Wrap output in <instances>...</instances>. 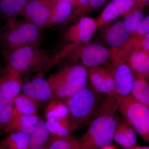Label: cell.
Segmentation results:
<instances>
[{
	"label": "cell",
	"instance_id": "obj_1",
	"mask_svg": "<svg viewBox=\"0 0 149 149\" xmlns=\"http://www.w3.org/2000/svg\"><path fill=\"white\" fill-rule=\"evenodd\" d=\"M3 54L7 65L23 75L35 72L44 74L59 62L58 54L51 53L36 46H24Z\"/></svg>",
	"mask_w": 149,
	"mask_h": 149
},
{
	"label": "cell",
	"instance_id": "obj_2",
	"mask_svg": "<svg viewBox=\"0 0 149 149\" xmlns=\"http://www.w3.org/2000/svg\"><path fill=\"white\" fill-rule=\"evenodd\" d=\"M44 30L23 18L7 21L0 36V47L3 53L10 52L28 45L40 47Z\"/></svg>",
	"mask_w": 149,
	"mask_h": 149
},
{
	"label": "cell",
	"instance_id": "obj_3",
	"mask_svg": "<svg viewBox=\"0 0 149 149\" xmlns=\"http://www.w3.org/2000/svg\"><path fill=\"white\" fill-rule=\"evenodd\" d=\"M110 50L111 63L108 64L113 73L115 88L111 95L107 96L98 110L115 113L122 99L130 94L134 76L124 56L116 50Z\"/></svg>",
	"mask_w": 149,
	"mask_h": 149
},
{
	"label": "cell",
	"instance_id": "obj_4",
	"mask_svg": "<svg viewBox=\"0 0 149 149\" xmlns=\"http://www.w3.org/2000/svg\"><path fill=\"white\" fill-rule=\"evenodd\" d=\"M88 130L76 140L79 149H101L111 145L117 120L115 113L97 112Z\"/></svg>",
	"mask_w": 149,
	"mask_h": 149
},
{
	"label": "cell",
	"instance_id": "obj_5",
	"mask_svg": "<svg viewBox=\"0 0 149 149\" xmlns=\"http://www.w3.org/2000/svg\"><path fill=\"white\" fill-rule=\"evenodd\" d=\"M101 99V94L88 85L65 101L70 116L78 127L87 123L94 118Z\"/></svg>",
	"mask_w": 149,
	"mask_h": 149
},
{
	"label": "cell",
	"instance_id": "obj_6",
	"mask_svg": "<svg viewBox=\"0 0 149 149\" xmlns=\"http://www.w3.org/2000/svg\"><path fill=\"white\" fill-rule=\"evenodd\" d=\"M149 107L133 98L130 94L123 98L118 109L123 118L142 139L149 142Z\"/></svg>",
	"mask_w": 149,
	"mask_h": 149
},
{
	"label": "cell",
	"instance_id": "obj_7",
	"mask_svg": "<svg viewBox=\"0 0 149 149\" xmlns=\"http://www.w3.org/2000/svg\"><path fill=\"white\" fill-rule=\"evenodd\" d=\"M111 55V50L100 44L88 42L74 47L64 58L74 64L87 68L104 64Z\"/></svg>",
	"mask_w": 149,
	"mask_h": 149
},
{
	"label": "cell",
	"instance_id": "obj_8",
	"mask_svg": "<svg viewBox=\"0 0 149 149\" xmlns=\"http://www.w3.org/2000/svg\"><path fill=\"white\" fill-rule=\"evenodd\" d=\"M75 22L64 33L65 40L71 43L65 47L68 51L76 46L89 42L98 29L96 19L88 17H82Z\"/></svg>",
	"mask_w": 149,
	"mask_h": 149
},
{
	"label": "cell",
	"instance_id": "obj_9",
	"mask_svg": "<svg viewBox=\"0 0 149 149\" xmlns=\"http://www.w3.org/2000/svg\"><path fill=\"white\" fill-rule=\"evenodd\" d=\"M102 65L94 66L88 70L91 86L100 94L107 96L111 95L115 88V82L112 70L107 63Z\"/></svg>",
	"mask_w": 149,
	"mask_h": 149
},
{
	"label": "cell",
	"instance_id": "obj_10",
	"mask_svg": "<svg viewBox=\"0 0 149 149\" xmlns=\"http://www.w3.org/2000/svg\"><path fill=\"white\" fill-rule=\"evenodd\" d=\"M22 91L23 93L35 101L40 107L56 97L47 80L43 78L42 74L24 83Z\"/></svg>",
	"mask_w": 149,
	"mask_h": 149
},
{
	"label": "cell",
	"instance_id": "obj_11",
	"mask_svg": "<svg viewBox=\"0 0 149 149\" xmlns=\"http://www.w3.org/2000/svg\"><path fill=\"white\" fill-rule=\"evenodd\" d=\"M52 2V0H30L20 15L44 30Z\"/></svg>",
	"mask_w": 149,
	"mask_h": 149
},
{
	"label": "cell",
	"instance_id": "obj_12",
	"mask_svg": "<svg viewBox=\"0 0 149 149\" xmlns=\"http://www.w3.org/2000/svg\"><path fill=\"white\" fill-rule=\"evenodd\" d=\"M46 125L51 134L49 144L60 140H72L70 135L72 131L78 128L70 115L65 117H50L46 119Z\"/></svg>",
	"mask_w": 149,
	"mask_h": 149
},
{
	"label": "cell",
	"instance_id": "obj_13",
	"mask_svg": "<svg viewBox=\"0 0 149 149\" xmlns=\"http://www.w3.org/2000/svg\"><path fill=\"white\" fill-rule=\"evenodd\" d=\"M136 2V0H112L96 20L97 28L109 24L119 16H124L135 7Z\"/></svg>",
	"mask_w": 149,
	"mask_h": 149
},
{
	"label": "cell",
	"instance_id": "obj_14",
	"mask_svg": "<svg viewBox=\"0 0 149 149\" xmlns=\"http://www.w3.org/2000/svg\"><path fill=\"white\" fill-rule=\"evenodd\" d=\"M102 36L111 49H117L122 47L130 37V34L123 21H118L102 27Z\"/></svg>",
	"mask_w": 149,
	"mask_h": 149
},
{
	"label": "cell",
	"instance_id": "obj_15",
	"mask_svg": "<svg viewBox=\"0 0 149 149\" xmlns=\"http://www.w3.org/2000/svg\"><path fill=\"white\" fill-rule=\"evenodd\" d=\"M24 83L21 73L6 65L0 75V93L13 100L20 94Z\"/></svg>",
	"mask_w": 149,
	"mask_h": 149
},
{
	"label": "cell",
	"instance_id": "obj_16",
	"mask_svg": "<svg viewBox=\"0 0 149 149\" xmlns=\"http://www.w3.org/2000/svg\"><path fill=\"white\" fill-rule=\"evenodd\" d=\"M120 54L124 56L134 76L146 80L149 78V53L131 49Z\"/></svg>",
	"mask_w": 149,
	"mask_h": 149
},
{
	"label": "cell",
	"instance_id": "obj_17",
	"mask_svg": "<svg viewBox=\"0 0 149 149\" xmlns=\"http://www.w3.org/2000/svg\"><path fill=\"white\" fill-rule=\"evenodd\" d=\"M116 120L113 140L124 149H131L136 146L137 137L134 129L123 118Z\"/></svg>",
	"mask_w": 149,
	"mask_h": 149
},
{
	"label": "cell",
	"instance_id": "obj_18",
	"mask_svg": "<svg viewBox=\"0 0 149 149\" xmlns=\"http://www.w3.org/2000/svg\"><path fill=\"white\" fill-rule=\"evenodd\" d=\"M54 93L58 98L66 101L88 85V78L84 77L70 84L60 83L49 77L47 80Z\"/></svg>",
	"mask_w": 149,
	"mask_h": 149
},
{
	"label": "cell",
	"instance_id": "obj_19",
	"mask_svg": "<svg viewBox=\"0 0 149 149\" xmlns=\"http://www.w3.org/2000/svg\"><path fill=\"white\" fill-rule=\"evenodd\" d=\"M41 117L37 115L17 114L11 118L6 133H25L31 134Z\"/></svg>",
	"mask_w": 149,
	"mask_h": 149
},
{
	"label": "cell",
	"instance_id": "obj_20",
	"mask_svg": "<svg viewBox=\"0 0 149 149\" xmlns=\"http://www.w3.org/2000/svg\"><path fill=\"white\" fill-rule=\"evenodd\" d=\"M49 77L60 83L70 84L81 78H88V70L85 67L74 64L60 68Z\"/></svg>",
	"mask_w": 149,
	"mask_h": 149
},
{
	"label": "cell",
	"instance_id": "obj_21",
	"mask_svg": "<svg viewBox=\"0 0 149 149\" xmlns=\"http://www.w3.org/2000/svg\"><path fill=\"white\" fill-rule=\"evenodd\" d=\"M73 8V6L69 3L53 1L44 29L52 28L64 23L71 15Z\"/></svg>",
	"mask_w": 149,
	"mask_h": 149
},
{
	"label": "cell",
	"instance_id": "obj_22",
	"mask_svg": "<svg viewBox=\"0 0 149 149\" xmlns=\"http://www.w3.org/2000/svg\"><path fill=\"white\" fill-rule=\"evenodd\" d=\"M50 138V133L46 125L45 121L42 118L30 134L29 143L26 149H36L49 144Z\"/></svg>",
	"mask_w": 149,
	"mask_h": 149
},
{
	"label": "cell",
	"instance_id": "obj_23",
	"mask_svg": "<svg viewBox=\"0 0 149 149\" xmlns=\"http://www.w3.org/2000/svg\"><path fill=\"white\" fill-rule=\"evenodd\" d=\"M30 0H0V17L6 21L20 15Z\"/></svg>",
	"mask_w": 149,
	"mask_h": 149
},
{
	"label": "cell",
	"instance_id": "obj_24",
	"mask_svg": "<svg viewBox=\"0 0 149 149\" xmlns=\"http://www.w3.org/2000/svg\"><path fill=\"white\" fill-rule=\"evenodd\" d=\"M14 107L12 116L17 114L37 115L40 106L24 93L13 100Z\"/></svg>",
	"mask_w": 149,
	"mask_h": 149
},
{
	"label": "cell",
	"instance_id": "obj_25",
	"mask_svg": "<svg viewBox=\"0 0 149 149\" xmlns=\"http://www.w3.org/2000/svg\"><path fill=\"white\" fill-rule=\"evenodd\" d=\"M30 136L25 133H9L0 141V149H26Z\"/></svg>",
	"mask_w": 149,
	"mask_h": 149
},
{
	"label": "cell",
	"instance_id": "obj_26",
	"mask_svg": "<svg viewBox=\"0 0 149 149\" xmlns=\"http://www.w3.org/2000/svg\"><path fill=\"white\" fill-rule=\"evenodd\" d=\"M14 104L9 96L0 93V133H6L10 122Z\"/></svg>",
	"mask_w": 149,
	"mask_h": 149
},
{
	"label": "cell",
	"instance_id": "obj_27",
	"mask_svg": "<svg viewBox=\"0 0 149 149\" xmlns=\"http://www.w3.org/2000/svg\"><path fill=\"white\" fill-rule=\"evenodd\" d=\"M130 94L136 100L149 107V85L146 79L134 76Z\"/></svg>",
	"mask_w": 149,
	"mask_h": 149
},
{
	"label": "cell",
	"instance_id": "obj_28",
	"mask_svg": "<svg viewBox=\"0 0 149 149\" xmlns=\"http://www.w3.org/2000/svg\"><path fill=\"white\" fill-rule=\"evenodd\" d=\"M44 113L45 119L50 117H65L69 115V109L65 101L57 97L47 104Z\"/></svg>",
	"mask_w": 149,
	"mask_h": 149
},
{
	"label": "cell",
	"instance_id": "obj_29",
	"mask_svg": "<svg viewBox=\"0 0 149 149\" xmlns=\"http://www.w3.org/2000/svg\"><path fill=\"white\" fill-rule=\"evenodd\" d=\"M107 1V0H89L88 4L83 8L73 11L71 15L62 26L64 27L70 23L75 22L80 17L97 10Z\"/></svg>",
	"mask_w": 149,
	"mask_h": 149
},
{
	"label": "cell",
	"instance_id": "obj_30",
	"mask_svg": "<svg viewBox=\"0 0 149 149\" xmlns=\"http://www.w3.org/2000/svg\"><path fill=\"white\" fill-rule=\"evenodd\" d=\"M143 8L136 6L127 14L124 15L123 22L130 35L137 31L138 27L144 18Z\"/></svg>",
	"mask_w": 149,
	"mask_h": 149
},
{
	"label": "cell",
	"instance_id": "obj_31",
	"mask_svg": "<svg viewBox=\"0 0 149 149\" xmlns=\"http://www.w3.org/2000/svg\"><path fill=\"white\" fill-rule=\"evenodd\" d=\"M76 140H57L51 143L48 149H79Z\"/></svg>",
	"mask_w": 149,
	"mask_h": 149
},
{
	"label": "cell",
	"instance_id": "obj_32",
	"mask_svg": "<svg viewBox=\"0 0 149 149\" xmlns=\"http://www.w3.org/2000/svg\"><path fill=\"white\" fill-rule=\"evenodd\" d=\"M131 49L149 53V33L140 37L134 44Z\"/></svg>",
	"mask_w": 149,
	"mask_h": 149
},
{
	"label": "cell",
	"instance_id": "obj_33",
	"mask_svg": "<svg viewBox=\"0 0 149 149\" xmlns=\"http://www.w3.org/2000/svg\"><path fill=\"white\" fill-rule=\"evenodd\" d=\"M137 30L142 35L149 33V16L148 15L144 17V19L139 25Z\"/></svg>",
	"mask_w": 149,
	"mask_h": 149
},
{
	"label": "cell",
	"instance_id": "obj_34",
	"mask_svg": "<svg viewBox=\"0 0 149 149\" xmlns=\"http://www.w3.org/2000/svg\"><path fill=\"white\" fill-rule=\"evenodd\" d=\"M89 0H74L72 6L75 10H79L83 8L88 4Z\"/></svg>",
	"mask_w": 149,
	"mask_h": 149
},
{
	"label": "cell",
	"instance_id": "obj_35",
	"mask_svg": "<svg viewBox=\"0 0 149 149\" xmlns=\"http://www.w3.org/2000/svg\"><path fill=\"white\" fill-rule=\"evenodd\" d=\"M136 6L143 8L149 5V0H136Z\"/></svg>",
	"mask_w": 149,
	"mask_h": 149
},
{
	"label": "cell",
	"instance_id": "obj_36",
	"mask_svg": "<svg viewBox=\"0 0 149 149\" xmlns=\"http://www.w3.org/2000/svg\"><path fill=\"white\" fill-rule=\"evenodd\" d=\"M52 1L54 2H65L69 3H70L72 5L74 2V0H52Z\"/></svg>",
	"mask_w": 149,
	"mask_h": 149
},
{
	"label": "cell",
	"instance_id": "obj_37",
	"mask_svg": "<svg viewBox=\"0 0 149 149\" xmlns=\"http://www.w3.org/2000/svg\"><path fill=\"white\" fill-rule=\"evenodd\" d=\"M101 149H118L117 148H116L114 146H113V145H110L109 146H106L104 147V148H102Z\"/></svg>",
	"mask_w": 149,
	"mask_h": 149
},
{
	"label": "cell",
	"instance_id": "obj_38",
	"mask_svg": "<svg viewBox=\"0 0 149 149\" xmlns=\"http://www.w3.org/2000/svg\"><path fill=\"white\" fill-rule=\"evenodd\" d=\"M131 149H149L148 147L136 146Z\"/></svg>",
	"mask_w": 149,
	"mask_h": 149
},
{
	"label": "cell",
	"instance_id": "obj_39",
	"mask_svg": "<svg viewBox=\"0 0 149 149\" xmlns=\"http://www.w3.org/2000/svg\"><path fill=\"white\" fill-rule=\"evenodd\" d=\"M50 144L48 143L46 144V145H45L44 146L41 147V148H38L36 149H48V148H49V145Z\"/></svg>",
	"mask_w": 149,
	"mask_h": 149
},
{
	"label": "cell",
	"instance_id": "obj_40",
	"mask_svg": "<svg viewBox=\"0 0 149 149\" xmlns=\"http://www.w3.org/2000/svg\"><path fill=\"white\" fill-rule=\"evenodd\" d=\"M4 25H3L2 23L1 22V20H0V36H1V33L2 31L3 28L4 27Z\"/></svg>",
	"mask_w": 149,
	"mask_h": 149
},
{
	"label": "cell",
	"instance_id": "obj_41",
	"mask_svg": "<svg viewBox=\"0 0 149 149\" xmlns=\"http://www.w3.org/2000/svg\"><path fill=\"white\" fill-rule=\"evenodd\" d=\"M3 69H2L1 68H0V75H1V74L2 72Z\"/></svg>",
	"mask_w": 149,
	"mask_h": 149
}]
</instances>
